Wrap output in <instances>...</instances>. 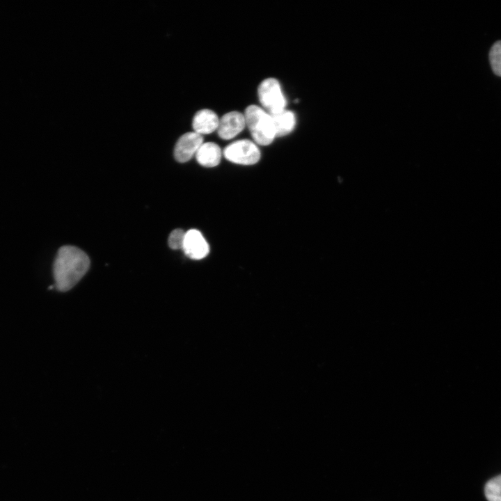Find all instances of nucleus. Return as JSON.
Returning a JSON list of instances; mask_svg holds the SVG:
<instances>
[{
	"mask_svg": "<svg viewBox=\"0 0 501 501\" xmlns=\"http://www.w3.org/2000/svg\"><path fill=\"white\" fill-rule=\"evenodd\" d=\"M219 119L210 109H202L194 116L192 126L195 132L202 135L208 134L218 129Z\"/></svg>",
	"mask_w": 501,
	"mask_h": 501,
	"instance_id": "8",
	"label": "nucleus"
},
{
	"mask_svg": "<svg viewBox=\"0 0 501 501\" xmlns=\"http://www.w3.org/2000/svg\"><path fill=\"white\" fill-rule=\"evenodd\" d=\"M245 126L244 115L238 111H230L219 120L218 134L222 139H231L239 134Z\"/></svg>",
	"mask_w": 501,
	"mask_h": 501,
	"instance_id": "7",
	"label": "nucleus"
},
{
	"mask_svg": "<svg viewBox=\"0 0 501 501\" xmlns=\"http://www.w3.org/2000/svg\"><path fill=\"white\" fill-rule=\"evenodd\" d=\"M220 147L212 142L202 143L196 154L198 162L205 167L217 166L221 159Z\"/></svg>",
	"mask_w": 501,
	"mask_h": 501,
	"instance_id": "9",
	"label": "nucleus"
},
{
	"mask_svg": "<svg viewBox=\"0 0 501 501\" xmlns=\"http://www.w3.org/2000/svg\"><path fill=\"white\" fill-rule=\"evenodd\" d=\"M257 92L261 104L269 114L277 113L285 109L287 101L277 79L268 78L263 80Z\"/></svg>",
	"mask_w": 501,
	"mask_h": 501,
	"instance_id": "3",
	"label": "nucleus"
},
{
	"mask_svg": "<svg viewBox=\"0 0 501 501\" xmlns=\"http://www.w3.org/2000/svg\"><path fill=\"white\" fill-rule=\"evenodd\" d=\"M485 495L488 501H501V475L486 483Z\"/></svg>",
	"mask_w": 501,
	"mask_h": 501,
	"instance_id": "11",
	"label": "nucleus"
},
{
	"mask_svg": "<svg viewBox=\"0 0 501 501\" xmlns=\"http://www.w3.org/2000/svg\"><path fill=\"white\" fill-rule=\"evenodd\" d=\"M203 143L202 135L195 132L184 134L177 141L174 156L178 162L184 163L196 155L197 151Z\"/></svg>",
	"mask_w": 501,
	"mask_h": 501,
	"instance_id": "5",
	"label": "nucleus"
},
{
	"mask_svg": "<svg viewBox=\"0 0 501 501\" xmlns=\"http://www.w3.org/2000/svg\"><path fill=\"white\" fill-rule=\"evenodd\" d=\"M185 232L181 229H175L171 232L168 237V245L174 250L182 249Z\"/></svg>",
	"mask_w": 501,
	"mask_h": 501,
	"instance_id": "13",
	"label": "nucleus"
},
{
	"mask_svg": "<svg viewBox=\"0 0 501 501\" xmlns=\"http://www.w3.org/2000/svg\"><path fill=\"white\" fill-rule=\"evenodd\" d=\"M489 61L494 74L501 77V40L497 41L491 47Z\"/></svg>",
	"mask_w": 501,
	"mask_h": 501,
	"instance_id": "12",
	"label": "nucleus"
},
{
	"mask_svg": "<svg viewBox=\"0 0 501 501\" xmlns=\"http://www.w3.org/2000/svg\"><path fill=\"white\" fill-rule=\"evenodd\" d=\"M223 155L228 161L241 165H253L260 159V152L253 141L248 139L236 141L229 144L223 150Z\"/></svg>",
	"mask_w": 501,
	"mask_h": 501,
	"instance_id": "4",
	"label": "nucleus"
},
{
	"mask_svg": "<svg viewBox=\"0 0 501 501\" xmlns=\"http://www.w3.org/2000/svg\"><path fill=\"white\" fill-rule=\"evenodd\" d=\"M89 266L90 260L83 250L75 246H62L53 267L56 289L61 292L70 290L86 274Z\"/></svg>",
	"mask_w": 501,
	"mask_h": 501,
	"instance_id": "1",
	"label": "nucleus"
},
{
	"mask_svg": "<svg viewBox=\"0 0 501 501\" xmlns=\"http://www.w3.org/2000/svg\"><path fill=\"white\" fill-rule=\"evenodd\" d=\"M182 249L184 253L193 260H201L205 257L209 251L207 241L201 232L195 229L185 232Z\"/></svg>",
	"mask_w": 501,
	"mask_h": 501,
	"instance_id": "6",
	"label": "nucleus"
},
{
	"mask_svg": "<svg viewBox=\"0 0 501 501\" xmlns=\"http://www.w3.org/2000/svg\"><path fill=\"white\" fill-rule=\"evenodd\" d=\"M247 125L254 141L262 145L271 143L276 136V131L271 115L256 105L248 106L244 113Z\"/></svg>",
	"mask_w": 501,
	"mask_h": 501,
	"instance_id": "2",
	"label": "nucleus"
},
{
	"mask_svg": "<svg viewBox=\"0 0 501 501\" xmlns=\"http://www.w3.org/2000/svg\"><path fill=\"white\" fill-rule=\"evenodd\" d=\"M270 115L274 125L276 137L285 136L294 129L296 117L292 111L284 109L277 113Z\"/></svg>",
	"mask_w": 501,
	"mask_h": 501,
	"instance_id": "10",
	"label": "nucleus"
}]
</instances>
